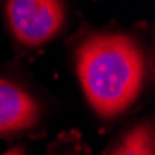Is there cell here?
Listing matches in <instances>:
<instances>
[{
    "mask_svg": "<svg viewBox=\"0 0 155 155\" xmlns=\"http://www.w3.org/2000/svg\"><path fill=\"white\" fill-rule=\"evenodd\" d=\"M74 65L91 109L104 120L124 114L144 89L146 57L126 31H94L74 50Z\"/></svg>",
    "mask_w": 155,
    "mask_h": 155,
    "instance_id": "1",
    "label": "cell"
},
{
    "mask_svg": "<svg viewBox=\"0 0 155 155\" xmlns=\"http://www.w3.org/2000/svg\"><path fill=\"white\" fill-rule=\"evenodd\" d=\"M6 22L11 37L24 48L43 46L67 24L65 0H6Z\"/></svg>",
    "mask_w": 155,
    "mask_h": 155,
    "instance_id": "2",
    "label": "cell"
},
{
    "mask_svg": "<svg viewBox=\"0 0 155 155\" xmlns=\"http://www.w3.org/2000/svg\"><path fill=\"white\" fill-rule=\"evenodd\" d=\"M43 102L15 80L0 76V137L17 135L43 120Z\"/></svg>",
    "mask_w": 155,
    "mask_h": 155,
    "instance_id": "3",
    "label": "cell"
},
{
    "mask_svg": "<svg viewBox=\"0 0 155 155\" xmlns=\"http://www.w3.org/2000/svg\"><path fill=\"white\" fill-rule=\"evenodd\" d=\"M105 155H155L153 122L148 118L124 129Z\"/></svg>",
    "mask_w": 155,
    "mask_h": 155,
    "instance_id": "4",
    "label": "cell"
},
{
    "mask_svg": "<svg viewBox=\"0 0 155 155\" xmlns=\"http://www.w3.org/2000/svg\"><path fill=\"white\" fill-rule=\"evenodd\" d=\"M4 155H26V148L24 146H15L9 151H6Z\"/></svg>",
    "mask_w": 155,
    "mask_h": 155,
    "instance_id": "5",
    "label": "cell"
}]
</instances>
